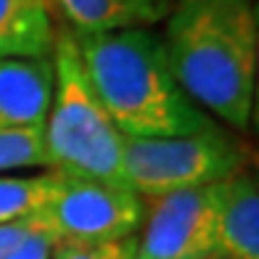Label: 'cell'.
<instances>
[{"label": "cell", "mask_w": 259, "mask_h": 259, "mask_svg": "<svg viewBox=\"0 0 259 259\" xmlns=\"http://www.w3.org/2000/svg\"><path fill=\"white\" fill-rule=\"evenodd\" d=\"M164 51L183 93L233 130H249L259 69L254 0H175Z\"/></svg>", "instance_id": "1"}, {"label": "cell", "mask_w": 259, "mask_h": 259, "mask_svg": "<svg viewBox=\"0 0 259 259\" xmlns=\"http://www.w3.org/2000/svg\"><path fill=\"white\" fill-rule=\"evenodd\" d=\"M74 40L93 93L124 138L191 135L214 124L178 85L156 32L116 29Z\"/></svg>", "instance_id": "2"}, {"label": "cell", "mask_w": 259, "mask_h": 259, "mask_svg": "<svg viewBox=\"0 0 259 259\" xmlns=\"http://www.w3.org/2000/svg\"><path fill=\"white\" fill-rule=\"evenodd\" d=\"M51 61L53 98L42 124L45 169L127 188L122 169L124 135L93 93L69 29L56 32Z\"/></svg>", "instance_id": "3"}, {"label": "cell", "mask_w": 259, "mask_h": 259, "mask_svg": "<svg viewBox=\"0 0 259 259\" xmlns=\"http://www.w3.org/2000/svg\"><path fill=\"white\" fill-rule=\"evenodd\" d=\"M243 161V146L217 124L191 135L122 140L124 185L140 198L214 185L241 172Z\"/></svg>", "instance_id": "4"}, {"label": "cell", "mask_w": 259, "mask_h": 259, "mask_svg": "<svg viewBox=\"0 0 259 259\" xmlns=\"http://www.w3.org/2000/svg\"><path fill=\"white\" fill-rule=\"evenodd\" d=\"M143 211V198L130 188L56 172L48 198L32 217L56 241H119L138 233Z\"/></svg>", "instance_id": "5"}, {"label": "cell", "mask_w": 259, "mask_h": 259, "mask_svg": "<svg viewBox=\"0 0 259 259\" xmlns=\"http://www.w3.org/2000/svg\"><path fill=\"white\" fill-rule=\"evenodd\" d=\"M214 185L143 198V233L138 235L135 259H211Z\"/></svg>", "instance_id": "6"}, {"label": "cell", "mask_w": 259, "mask_h": 259, "mask_svg": "<svg viewBox=\"0 0 259 259\" xmlns=\"http://www.w3.org/2000/svg\"><path fill=\"white\" fill-rule=\"evenodd\" d=\"M211 259H259V191L246 169L214 185Z\"/></svg>", "instance_id": "7"}, {"label": "cell", "mask_w": 259, "mask_h": 259, "mask_svg": "<svg viewBox=\"0 0 259 259\" xmlns=\"http://www.w3.org/2000/svg\"><path fill=\"white\" fill-rule=\"evenodd\" d=\"M53 98V61L3 58L0 61V130L42 127Z\"/></svg>", "instance_id": "8"}, {"label": "cell", "mask_w": 259, "mask_h": 259, "mask_svg": "<svg viewBox=\"0 0 259 259\" xmlns=\"http://www.w3.org/2000/svg\"><path fill=\"white\" fill-rule=\"evenodd\" d=\"M175 0H51L72 34L151 29L169 16Z\"/></svg>", "instance_id": "9"}, {"label": "cell", "mask_w": 259, "mask_h": 259, "mask_svg": "<svg viewBox=\"0 0 259 259\" xmlns=\"http://www.w3.org/2000/svg\"><path fill=\"white\" fill-rule=\"evenodd\" d=\"M53 42L51 0H0V61L51 56Z\"/></svg>", "instance_id": "10"}, {"label": "cell", "mask_w": 259, "mask_h": 259, "mask_svg": "<svg viewBox=\"0 0 259 259\" xmlns=\"http://www.w3.org/2000/svg\"><path fill=\"white\" fill-rule=\"evenodd\" d=\"M56 183V172L40 175H0V225L32 217Z\"/></svg>", "instance_id": "11"}, {"label": "cell", "mask_w": 259, "mask_h": 259, "mask_svg": "<svg viewBox=\"0 0 259 259\" xmlns=\"http://www.w3.org/2000/svg\"><path fill=\"white\" fill-rule=\"evenodd\" d=\"M56 243V235L34 217L0 225V259H51Z\"/></svg>", "instance_id": "12"}, {"label": "cell", "mask_w": 259, "mask_h": 259, "mask_svg": "<svg viewBox=\"0 0 259 259\" xmlns=\"http://www.w3.org/2000/svg\"><path fill=\"white\" fill-rule=\"evenodd\" d=\"M32 167H45L42 127L0 130V175Z\"/></svg>", "instance_id": "13"}, {"label": "cell", "mask_w": 259, "mask_h": 259, "mask_svg": "<svg viewBox=\"0 0 259 259\" xmlns=\"http://www.w3.org/2000/svg\"><path fill=\"white\" fill-rule=\"evenodd\" d=\"M138 235L119 241H58L51 259H135Z\"/></svg>", "instance_id": "14"}]
</instances>
